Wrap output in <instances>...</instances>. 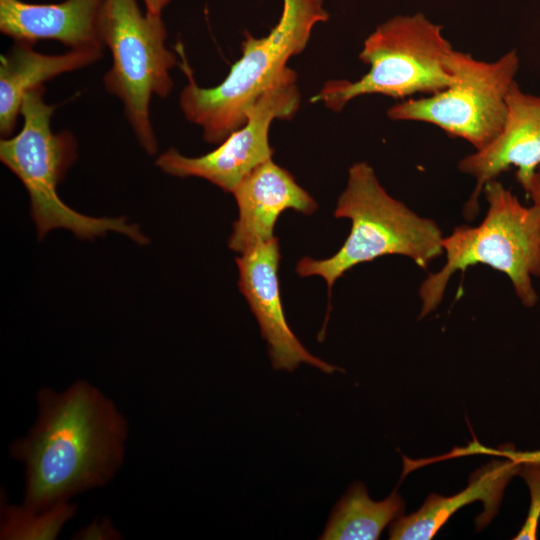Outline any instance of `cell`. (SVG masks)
<instances>
[{"label": "cell", "mask_w": 540, "mask_h": 540, "mask_svg": "<svg viewBox=\"0 0 540 540\" xmlns=\"http://www.w3.org/2000/svg\"><path fill=\"white\" fill-rule=\"evenodd\" d=\"M104 0L31 4L0 0V31L15 42L56 40L71 49L104 47L99 21Z\"/></svg>", "instance_id": "obj_13"}, {"label": "cell", "mask_w": 540, "mask_h": 540, "mask_svg": "<svg viewBox=\"0 0 540 540\" xmlns=\"http://www.w3.org/2000/svg\"><path fill=\"white\" fill-rule=\"evenodd\" d=\"M334 216L351 221V230L341 248L326 259L304 257L297 263L300 277L320 276L328 295L338 278L354 266L385 255H402L419 267L443 253V235L438 225L419 216L390 196L366 162L353 164Z\"/></svg>", "instance_id": "obj_3"}, {"label": "cell", "mask_w": 540, "mask_h": 540, "mask_svg": "<svg viewBox=\"0 0 540 540\" xmlns=\"http://www.w3.org/2000/svg\"><path fill=\"white\" fill-rule=\"evenodd\" d=\"M75 511L70 503L61 504L44 511H30L21 507H11L6 523L2 526L1 538L10 539H54L62 524Z\"/></svg>", "instance_id": "obj_17"}, {"label": "cell", "mask_w": 540, "mask_h": 540, "mask_svg": "<svg viewBox=\"0 0 540 540\" xmlns=\"http://www.w3.org/2000/svg\"><path fill=\"white\" fill-rule=\"evenodd\" d=\"M232 193L239 214L228 245L241 254L274 237V226L283 211L311 215L318 207L293 175L272 159L246 175Z\"/></svg>", "instance_id": "obj_12"}, {"label": "cell", "mask_w": 540, "mask_h": 540, "mask_svg": "<svg viewBox=\"0 0 540 540\" xmlns=\"http://www.w3.org/2000/svg\"><path fill=\"white\" fill-rule=\"evenodd\" d=\"M526 481L531 496L529 513L515 540H532L537 538V527L540 518V464H522L518 472Z\"/></svg>", "instance_id": "obj_18"}, {"label": "cell", "mask_w": 540, "mask_h": 540, "mask_svg": "<svg viewBox=\"0 0 540 540\" xmlns=\"http://www.w3.org/2000/svg\"><path fill=\"white\" fill-rule=\"evenodd\" d=\"M102 48L71 49L57 55L40 53L27 42L15 44L0 57V134L14 132L24 95L61 74L82 69L102 57Z\"/></svg>", "instance_id": "obj_15"}, {"label": "cell", "mask_w": 540, "mask_h": 540, "mask_svg": "<svg viewBox=\"0 0 540 540\" xmlns=\"http://www.w3.org/2000/svg\"><path fill=\"white\" fill-rule=\"evenodd\" d=\"M279 261L280 247L276 237L253 246L236 258L239 289L268 344L273 368L291 372L306 363L325 373L340 370L311 354L289 327L280 295Z\"/></svg>", "instance_id": "obj_10"}, {"label": "cell", "mask_w": 540, "mask_h": 540, "mask_svg": "<svg viewBox=\"0 0 540 540\" xmlns=\"http://www.w3.org/2000/svg\"><path fill=\"white\" fill-rule=\"evenodd\" d=\"M454 457L470 454H490L503 456L520 465L522 464H540V450L536 451H516L510 448L492 449L479 444L477 441L471 442L468 446L452 450Z\"/></svg>", "instance_id": "obj_19"}, {"label": "cell", "mask_w": 540, "mask_h": 540, "mask_svg": "<svg viewBox=\"0 0 540 540\" xmlns=\"http://www.w3.org/2000/svg\"><path fill=\"white\" fill-rule=\"evenodd\" d=\"M535 207L540 210V165L534 172L526 190Z\"/></svg>", "instance_id": "obj_20"}, {"label": "cell", "mask_w": 540, "mask_h": 540, "mask_svg": "<svg viewBox=\"0 0 540 540\" xmlns=\"http://www.w3.org/2000/svg\"><path fill=\"white\" fill-rule=\"evenodd\" d=\"M297 75L289 67L249 108L245 123L213 151L186 157L170 148L156 160L165 173L177 177H199L226 192H233L242 179L271 159L269 129L275 119H291L300 105Z\"/></svg>", "instance_id": "obj_9"}, {"label": "cell", "mask_w": 540, "mask_h": 540, "mask_svg": "<svg viewBox=\"0 0 540 540\" xmlns=\"http://www.w3.org/2000/svg\"><path fill=\"white\" fill-rule=\"evenodd\" d=\"M448 64L454 75L450 86L434 94L400 100L388 109V117L432 124L480 150L503 128L519 56L511 50L495 61H483L454 49Z\"/></svg>", "instance_id": "obj_8"}, {"label": "cell", "mask_w": 540, "mask_h": 540, "mask_svg": "<svg viewBox=\"0 0 540 540\" xmlns=\"http://www.w3.org/2000/svg\"><path fill=\"white\" fill-rule=\"evenodd\" d=\"M404 502L397 491L382 501L372 500L365 485L354 482L334 506L319 539L375 540L402 515Z\"/></svg>", "instance_id": "obj_16"}, {"label": "cell", "mask_w": 540, "mask_h": 540, "mask_svg": "<svg viewBox=\"0 0 540 540\" xmlns=\"http://www.w3.org/2000/svg\"><path fill=\"white\" fill-rule=\"evenodd\" d=\"M328 17L323 0H283L281 17L270 33L262 38L246 33L241 57L211 88L196 84L181 53L188 83L179 104L186 119L202 128L206 142L220 144L245 123L249 108L288 68L287 61L304 50L314 26Z\"/></svg>", "instance_id": "obj_2"}, {"label": "cell", "mask_w": 540, "mask_h": 540, "mask_svg": "<svg viewBox=\"0 0 540 540\" xmlns=\"http://www.w3.org/2000/svg\"><path fill=\"white\" fill-rule=\"evenodd\" d=\"M442 26L424 14L395 16L364 41L360 60L369 70L357 81L326 82L311 99L340 111L362 95L381 94L404 100L437 93L454 81L448 59L453 51Z\"/></svg>", "instance_id": "obj_6"}, {"label": "cell", "mask_w": 540, "mask_h": 540, "mask_svg": "<svg viewBox=\"0 0 540 540\" xmlns=\"http://www.w3.org/2000/svg\"><path fill=\"white\" fill-rule=\"evenodd\" d=\"M540 165V96L522 91L515 82L508 95V111L498 136L486 147L462 158L460 171L475 178L476 185L465 215L473 218L485 184L506 171L517 168L518 183L526 190Z\"/></svg>", "instance_id": "obj_11"}, {"label": "cell", "mask_w": 540, "mask_h": 540, "mask_svg": "<svg viewBox=\"0 0 540 540\" xmlns=\"http://www.w3.org/2000/svg\"><path fill=\"white\" fill-rule=\"evenodd\" d=\"M44 95V85L24 95L21 131L0 142L2 163L19 178L29 194L38 237L57 228L68 229L80 239H92L115 231L139 244H147L148 239L138 225L127 223L124 217H90L61 200L57 186L77 157V142L68 131H52L50 123L55 106L47 104Z\"/></svg>", "instance_id": "obj_5"}, {"label": "cell", "mask_w": 540, "mask_h": 540, "mask_svg": "<svg viewBox=\"0 0 540 540\" xmlns=\"http://www.w3.org/2000/svg\"><path fill=\"white\" fill-rule=\"evenodd\" d=\"M99 32L112 55L104 86L121 101L138 142L153 155L157 139L150 119L151 98L169 95L170 72L178 64L176 54L166 46L161 14L141 12L136 0H104Z\"/></svg>", "instance_id": "obj_7"}, {"label": "cell", "mask_w": 540, "mask_h": 540, "mask_svg": "<svg viewBox=\"0 0 540 540\" xmlns=\"http://www.w3.org/2000/svg\"><path fill=\"white\" fill-rule=\"evenodd\" d=\"M29 432L9 447L25 467L22 506L44 511L107 484L124 464L128 423L97 387L77 381L63 391L37 392Z\"/></svg>", "instance_id": "obj_1"}, {"label": "cell", "mask_w": 540, "mask_h": 540, "mask_svg": "<svg viewBox=\"0 0 540 540\" xmlns=\"http://www.w3.org/2000/svg\"><path fill=\"white\" fill-rule=\"evenodd\" d=\"M520 467V464L509 459L483 466L471 476L469 485L463 491L449 497L432 494L419 510L396 518L390 524L389 538L432 539L458 509L477 500L484 504V512L477 519L478 527L484 526L495 515L507 483L518 474Z\"/></svg>", "instance_id": "obj_14"}, {"label": "cell", "mask_w": 540, "mask_h": 540, "mask_svg": "<svg viewBox=\"0 0 540 540\" xmlns=\"http://www.w3.org/2000/svg\"><path fill=\"white\" fill-rule=\"evenodd\" d=\"M146 12L153 14H161L164 7L169 3L170 0H142Z\"/></svg>", "instance_id": "obj_21"}, {"label": "cell", "mask_w": 540, "mask_h": 540, "mask_svg": "<svg viewBox=\"0 0 540 540\" xmlns=\"http://www.w3.org/2000/svg\"><path fill=\"white\" fill-rule=\"evenodd\" d=\"M482 192L488 203L483 221L476 227H457L443 238L446 262L420 287V318L437 308L455 272L476 264L505 273L525 306L537 303L532 277L540 276V210L522 205L496 179L487 182Z\"/></svg>", "instance_id": "obj_4"}]
</instances>
